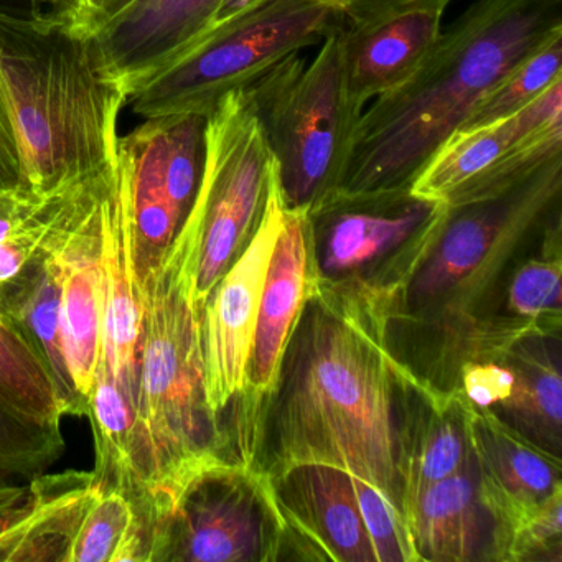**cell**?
I'll return each instance as SVG.
<instances>
[{
	"label": "cell",
	"instance_id": "1",
	"mask_svg": "<svg viewBox=\"0 0 562 562\" xmlns=\"http://www.w3.org/2000/svg\"><path fill=\"white\" fill-rule=\"evenodd\" d=\"M413 370L391 348L383 282L312 269L266 403V473L321 463L373 486L403 516L401 429ZM404 519V516H403Z\"/></svg>",
	"mask_w": 562,
	"mask_h": 562
},
{
	"label": "cell",
	"instance_id": "2",
	"mask_svg": "<svg viewBox=\"0 0 562 562\" xmlns=\"http://www.w3.org/2000/svg\"><path fill=\"white\" fill-rule=\"evenodd\" d=\"M558 37L562 0H476L407 80L363 110L340 190L411 187L483 94Z\"/></svg>",
	"mask_w": 562,
	"mask_h": 562
},
{
	"label": "cell",
	"instance_id": "3",
	"mask_svg": "<svg viewBox=\"0 0 562 562\" xmlns=\"http://www.w3.org/2000/svg\"><path fill=\"white\" fill-rule=\"evenodd\" d=\"M0 87L35 195H61L116 172L127 93L93 29L0 19Z\"/></svg>",
	"mask_w": 562,
	"mask_h": 562
},
{
	"label": "cell",
	"instance_id": "4",
	"mask_svg": "<svg viewBox=\"0 0 562 562\" xmlns=\"http://www.w3.org/2000/svg\"><path fill=\"white\" fill-rule=\"evenodd\" d=\"M562 156L502 195L446 206L387 279L391 327L400 321H470L493 279L531 233L559 215Z\"/></svg>",
	"mask_w": 562,
	"mask_h": 562
},
{
	"label": "cell",
	"instance_id": "5",
	"mask_svg": "<svg viewBox=\"0 0 562 562\" xmlns=\"http://www.w3.org/2000/svg\"><path fill=\"white\" fill-rule=\"evenodd\" d=\"M278 169L285 206L311 212L340 189L363 108L348 87L344 29L305 60L291 55L243 90Z\"/></svg>",
	"mask_w": 562,
	"mask_h": 562
},
{
	"label": "cell",
	"instance_id": "6",
	"mask_svg": "<svg viewBox=\"0 0 562 562\" xmlns=\"http://www.w3.org/2000/svg\"><path fill=\"white\" fill-rule=\"evenodd\" d=\"M140 308L137 424L159 485L203 457L233 456L206 401L202 314L166 259L140 281Z\"/></svg>",
	"mask_w": 562,
	"mask_h": 562
},
{
	"label": "cell",
	"instance_id": "7",
	"mask_svg": "<svg viewBox=\"0 0 562 562\" xmlns=\"http://www.w3.org/2000/svg\"><path fill=\"white\" fill-rule=\"evenodd\" d=\"M274 166L243 90L226 94L206 116L199 192L166 256L200 314L255 233Z\"/></svg>",
	"mask_w": 562,
	"mask_h": 562
},
{
	"label": "cell",
	"instance_id": "8",
	"mask_svg": "<svg viewBox=\"0 0 562 562\" xmlns=\"http://www.w3.org/2000/svg\"><path fill=\"white\" fill-rule=\"evenodd\" d=\"M347 19L318 0H262L255 8L209 29L182 54L131 91L137 116L210 111L284 58L321 45Z\"/></svg>",
	"mask_w": 562,
	"mask_h": 562
},
{
	"label": "cell",
	"instance_id": "9",
	"mask_svg": "<svg viewBox=\"0 0 562 562\" xmlns=\"http://www.w3.org/2000/svg\"><path fill=\"white\" fill-rule=\"evenodd\" d=\"M284 536L265 470L212 453L154 490L146 562L281 561Z\"/></svg>",
	"mask_w": 562,
	"mask_h": 562
},
{
	"label": "cell",
	"instance_id": "10",
	"mask_svg": "<svg viewBox=\"0 0 562 562\" xmlns=\"http://www.w3.org/2000/svg\"><path fill=\"white\" fill-rule=\"evenodd\" d=\"M29 488L27 508L0 536V562H146L136 508L93 470L44 472Z\"/></svg>",
	"mask_w": 562,
	"mask_h": 562
},
{
	"label": "cell",
	"instance_id": "11",
	"mask_svg": "<svg viewBox=\"0 0 562 562\" xmlns=\"http://www.w3.org/2000/svg\"><path fill=\"white\" fill-rule=\"evenodd\" d=\"M205 127V114H169L117 139V192L133 226L139 282L162 265L195 202Z\"/></svg>",
	"mask_w": 562,
	"mask_h": 562
},
{
	"label": "cell",
	"instance_id": "12",
	"mask_svg": "<svg viewBox=\"0 0 562 562\" xmlns=\"http://www.w3.org/2000/svg\"><path fill=\"white\" fill-rule=\"evenodd\" d=\"M562 156V78L515 116L457 131L411 190L446 206L502 195Z\"/></svg>",
	"mask_w": 562,
	"mask_h": 562
},
{
	"label": "cell",
	"instance_id": "13",
	"mask_svg": "<svg viewBox=\"0 0 562 562\" xmlns=\"http://www.w3.org/2000/svg\"><path fill=\"white\" fill-rule=\"evenodd\" d=\"M436 200L411 187L345 192L335 190L307 213L312 259L322 278L340 281L378 278L393 271L442 213ZM376 279V278H374Z\"/></svg>",
	"mask_w": 562,
	"mask_h": 562
},
{
	"label": "cell",
	"instance_id": "14",
	"mask_svg": "<svg viewBox=\"0 0 562 562\" xmlns=\"http://www.w3.org/2000/svg\"><path fill=\"white\" fill-rule=\"evenodd\" d=\"M284 220L285 203L274 166L255 233L213 289L200 317L206 401L220 419L245 391L262 285Z\"/></svg>",
	"mask_w": 562,
	"mask_h": 562
},
{
	"label": "cell",
	"instance_id": "15",
	"mask_svg": "<svg viewBox=\"0 0 562 562\" xmlns=\"http://www.w3.org/2000/svg\"><path fill=\"white\" fill-rule=\"evenodd\" d=\"M312 269L314 259L307 212L285 206L284 226L276 241L262 285L245 391L239 397L243 409L236 436L239 446L248 453L258 452L261 407L268 403L278 383L282 357L301 315Z\"/></svg>",
	"mask_w": 562,
	"mask_h": 562
},
{
	"label": "cell",
	"instance_id": "16",
	"mask_svg": "<svg viewBox=\"0 0 562 562\" xmlns=\"http://www.w3.org/2000/svg\"><path fill=\"white\" fill-rule=\"evenodd\" d=\"M470 447L482 505L493 521L495 559L506 539L562 492L561 459L509 426L493 409L470 404Z\"/></svg>",
	"mask_w": 562,
	"mask_h": 562
},
{
	"label": "cell",
	"instance_id": "17",
	"mask_svg": "<svg viewBox=\"0 0 562 562\" xmlns=\"http://www.w3.org/2000/svg\"><path fill=\"white\" fill-rule=\"evenodd\" d=\"M266 475L285 549L312 561L376 562L350 473L301 463Z\"/></svg>",
	"mask_w": 562,
	"mask_h": 562
},
{
	"label": "cell",
	"instance_id": "18",
	"mask_svg": "<svg viewBox=\"0 0 562 562\" xmlns=\"http://www.w3.org/2000/svg\"><path fill=\"white\" fill-rule=\"evenodd\" d=\"M101 282L103 334L100 361L106 364L137 413L139 390L140 282L133 226L117 192L116 176L101 200Z\"/></svg>",
	"mask_w": 562,
	"mask_h": 562
},
{
	"label": "cell",
	"instance_id": "19",
	"mask_svg": "<svg viewBox=\"0 0 562 562\" xmlns=\"http://www.w3.org/2000/svg\"><path fill=\"white\" fill-rule=\"evenodd\" d=\"M218 4L220 0H134L94 31L127 98L209 31Z\"/></svg>",
	"mask_w": 562,
	"mask_h": 562
},
{
	"label": "cell",
	"instance_id": "20",
	"mask_svg": "<svg viewBox=\"0 0 562 562\" xmlns=\"http://www.w3.org/2000/svg\"><path fill=\"white\" fill-rule=\"evenodd\" d=\"M472 459L470 403L462 391H443L411 373L401 429L403 516L423 490Z\"/></svg>",
	"mask_w": 562,
	"mask_h": 562
},
{
	"label": "cell",
	"instance_id": "21",
	"mask_svg": "<svg viewBox=\"0 0 562 562\" xmlns=\"http://www.w3.org/2000/svg\"><path fill=\"white\" fill-rule=\"evenodd\" d=\"M440 9H417L344 29L348 87L358 106L403 83L442 32Z\"/></svg>",
	"mask_w": 562,
	"mask_h": 562
},
{
	"label": "cell",
	"instance_id": "22",
	"mask_svg": "<svg viewBox=\"0 0 562 562\" xmlns=\"http://www.w3.org/2000/svg\"><path fill=\"white\" fill-rule=\"evenodd\" d=\"M417 561L469 562L492 549L493 521L480 502L473 459L419 493L404 512ZM490 559V555H488Z\"/></svg>",
	"mask_w": 562,
	"mask_h": 562
},
{
	"label": "cell",
	"instance_id": "23",
	"mask_svg": "<svg viewBox=\"0 0 562 562\" xmlns=\"http://www.w3.org/2000/svg\"><path fill=\"white\" fill-rule=\"evenodd\" d=\"M80 190L71 199L47 248L0 289V312L11 318L12 324L41 355L45 367L54 376L67 414L87 417V407L75 390L65 355L61 331V266L55 252V243L67 223Z\"/></svg>",
	"mask_w": 562,
	"mask_h": 562
},
{
	"label": "cell",
	"instance_id": "24",
	"mask_svg": "<svg viewBox=\"0 0 562 562\" xmlns=\"http://www.w3.org/2000/svg\"><path fill=\"white\" fill-rule=\"evenodd\" d=\"M515 373V390L499 404L509 426L544 447L561 453L562 376L559 335H506L493 344Z\"/></svg>",
	"mask_w": 562,
	"mask_h": 562
},
{
	"label": "cell",
	"instance_id": "25",
	"mask_svg": "<svg viewBox=\"0 0 562 562\" xmlns=\"http://www.w3.org/2000/svg\"><path fill=\"white\" fill-rule=\"evenodd\" d=\"M0 404L47 427L67 416L57 384L41 355L8 315L0 312Z\"/></svg>",
	"mask_w": 562,
	"mask_h": 562
},
{
	"label": "cell",
	"instance_id": "26",
	"mask_svg": "<svg viewBox=\"0 0 562 562\" xmlns=\"http://www.w3.org/2000/svg\"><path fill=\"white\" fill-rule=\"evenodd\" d=\"M562 37L546 44L513 68L475 104L459 131L476 130L515 116L562 78ZM457 133V131H456Z\"/></svg>",
	"mask_w": 562,
	"mask_h": 562
},
{
	"label": "cell",
	"instance_id": "27",
	"mask_svg": "<svg viewBox=\"0 0 562 562\" xmlns=\"http://www.w3.org/2000/svg\"><path fill=\"white\" fill-rule=\"evenodd\" d=\"M561 252L529 259L513 274L508 312L519 327L536 334L559 335L562 314Z\"/></svg>",
	"mask_w": 562,
	"mask_h": 562
},
{
	"label": "cell",
	"instance_id": "28",
	"mask_svg": "<svg viewBox=\"0 0 562 562\" xmlns=\"http://www.w3.org/2000/svg\"><path fill=\"white\" fill-rule=\"evenodd\" d=\"M65 450L60 427L41 426L0 404V479L31 480Z\"/></svg>",
	"mask_w": 562,
	"mask_h": 562
},
{
	"label": "cell",
	"instance_id": "29",
	"mask_svg": "<svg viewBox=\"0 0 562 562\" xmlns=\"http://www.w3.org/2000/svg\"><path fill=\"white\" fill-rule=\"evenodd\" d=\"M353 486L376 562H417L403 516L373 486L355 476Z\"/></svg>",
	"mask_w": 562,
	"mask_h": 562
},
{
	"label": "cell",
	"instance_id": "30",
	"mask_svg": "<svg viewBox=\"0 0 562 562\" xmlns=\"http://www.w3.org/2000/svg\"><path fill=\"white\" fill-rule=\"evenodd\" d=\"M562 492L552 496L544 508L509 536L493 561H554L561 562Z\"/></svg>",
	"mask_w": 562,
	"mask_h": 562
},
{
	"label": "cell",
	"instance_id": "31",
	"mask_svg": "<svg viewBox=\"0 0 562 562\" xmlns=\"http://www.w3.org/2000/svg\"><path fill=\"white\" fill-rule=\"evenodd\" d=\"M486 360L469 361L460 370V391L479 409L499 406L515 390V373L512 368L496 355L486 353Z\"/></svg>",
	"mask_w": 562,
	"mask_h": 562
},
{
	"label": "cell",
	"instance_id": "32",
	"mask_svg": "<svg viewBox=\"0 0 562 562\" xmlns=\"http://www.w3.org/2000/svg\"><path fill=\"white\" fill-rule=\"evenodd\" d=\"M67 193L41 196L32 192H0V245L29 226L47 218Z\"/></svg>",
	"mask_w": 562,
	"mask_h": 562
},
{
	"label": "cell",
	"instance_id": "33",
	"mask_svg": "<svg viewBox=\"0 0 562 562\" xmlns=\"http://www.w3.org/2000/svg\"><path fill=\"white\" fill-rule=\"evenodd\" d=\"M0 19L22 24H83V0H0Z\"/></svg>",
	"mask_w": 562,
	"mask_h": 562
},
{
	"label": "cell",
	"instance_id": "34",
	"mask_svg": "<svg viewBox=\"0 0 562 562\" xmlns=\"http://www.w3.org/2000/svg\"><path fill=\"white\" fill-rule=\"evenodd\" d=\"M0 192H31L25 183L21 143L14 120L0 87ZM34 193V192H32Z\"/></svg>",
	"mask_w": 562,
	"mask_h": 562
},
{
	"label": "cell",
	"instance_id": "35",
	"mask_svg": "<svg viewBox=\"0 0 562 562\" xmlns=\"http://www.w3.org/2000/svg\"><path fill=\"white\" fill-rule=\"evenodd\" d=\"M322 4L337 9L347 19V24H364L386 15L417 9L446 11L452 0H318Z\"/></svg>",
	"mask_w": 562,
	"mask_h": 562
},
{
	"label": "cell",
	"instance_id": "36",
	"mask_svg": "<svg viewBox=\"0 0 562 562\" xmlns=\"http://www.w3.org/2000/svg\"><path fill=\"white\" fill-rule=\"evenodd\" d=\"M31 488L12 480H0V536L4 535L27 508Z\"/></svg>",
	"mask_w": 562,
	"mask_h": 562
},
{
	"label": "cell",
	"instance_id": "37",
	"mask_svg": "<svg viewBox=\"0 0 562 562\" xmlns=\"http://www.w3.org/2000/svg\"><path fill=\"white\" fill-rule=\"evenodd\" d=\"M134 0H83L87 27L98 31L101 25L116 18Z\"/></svg>",
	"mask_w": 562,
	"mask_h": 562
},
{
	"label": "cell",
	"instance_id": "38",
	"mask_svg": "<svg viewBox=\"0 0 562 562\" xmlns=\"http://www.w3.org/2000/svg\"><path fill=\"white\" fill-rule=\"evenodd\" d=\"M259 2H262V0H220L210 29L235 18V15L241 14V12L248 11V9L255 8Z\"/></svg>",
	"mask_w": 562,
	"mask_h": 562
},
{
	"label": "cell",
	"instance_id": "39",
	"mask_svg": "<svg viewBox=\"0 0 562 562\" xmlns=\"http://www.w3.org/2000/svg\"><path fill=\"white\" fill-rule=\"evenodd\" d=\"M0 480H5V479H0Z\"/></svg>",
	"mask_w": 562,
	"mask_h": 562
}]
</instances>
